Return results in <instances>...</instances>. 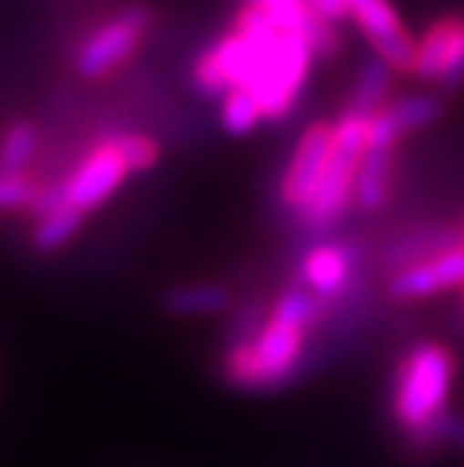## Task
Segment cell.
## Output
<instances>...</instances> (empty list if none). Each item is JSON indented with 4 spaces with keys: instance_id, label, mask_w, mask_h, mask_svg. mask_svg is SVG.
I'll return each instance as SVG.
<instances>
[{
    "instance_id": "20",
    "label": "cell",
    "mask_w": 464,
    "mask_h": 467,
    "mask_svg": "<svg viewBox=\"0 0 464 467\" xmlns=\"http://www.w3.org/2000/svg\"><path fill=\"white\" fill-rule=\"evenodd\" d=\"M112 145L118 148V154L124 157L130 172H148V169L157 166V161H160V148H157L154 139H148L142 133L112 136Z\"/></svg>"
},
{
    "instance_id": "15",
    "label": "cell",
    "mask_w": 464,
    "mask_h": 467,
    "mask_svg": "<svg viewBox=\"0 0 464 467\" xmlns=\"http://www.w3.org/2000/svg\"><path fill=\"white\" fill-rule=\"evenodd\" d=\"M389 78H392V67L383 57H374V61L365 64L356 85H353L347 115H362V118L377 115L383 109V97L389 94Z\"/></svg>"
},
{
    "instance_id": "16",
    "label": "cell",
    "mask_w": 464,
    "mask_h": 467,
    "mask_svg": "<svg viewBox=\"0 0 464 467\" xmlns=\"http://www.w3.org/2000/svg\"><path fill=\"white\" fill-rule=\"evenodd\" d=\"M166 311L179 317H196V314H217L230 305V293L211 284H191V286H172L163 296Z\"/></svg>"
},
{
    "instance_id": "2",
    "label": "cell",
    "mask_w": 464,
    "mask_h": 467,
    "mask_svg": "<svg viewBox=\"0 0 464 467\" xmlns=\"http://www.w3.org/2000/svg\"><path fill=\"white\" fill-rule=\"evenodd\" d=\"M452 374H456V359L447 347L419 344L417 350H410L395 380V420L413 434H438Z\"/></svg>"
},
{
    "instance_id": "8",
    "label": "cell",
    "mask_w": 464,
    "mask_h": 467,
    "mask_svg": "<svg viewBox=\"0 0 464 467\" xmlns=\"http://www.w3.org/2000/svg\"><path fill=\"white\" fill-rule=\"evenodd\" d=\"M347 9L362 31L368 34L371 46L377 48V57H383L392 69H413L417 43L404 31L389 0H347Z\"/></svg>"
},
{
    "instance_id": "13",
    "label": "cell",
    "mask_w": 464,
    "mask_h": 467,
    "mask_svg": "<svg viewBox=\"0 0 464 467\" xmlns=\"http://www.w3.org/2000/svg\"><path fill=\"white\" fill-rule=\"evenodd\" d=\"M350 272H353V251L347 244L314 247L302 263L304 286L325 305H329L335 296H341V290L350 281Z\"/></svg>"
},
{
    "instance_id": "22",
    "label": "cell",
    "mask_w": 464,
    "mask_h": 467,
    "mask_svg": "<svg viewBox=\"0 0 464 467\" xmlns=\"http://www.w3.org/2000/svg\"><path fill=\"white\" fill-rule=\"evenodd\" d=\"M311 9L317 16H323L325 22H344V18L350 16V9H347V0H308Z\"/></svg>"
},
{
    "instance_id": "19",
    "label": "cell",
    "mask_w": 464,
    "mask_h": 467,
    "mask_svg": "<svg viewBox=\"0 0 464 467\" xmlns=\"http://www.w3.org/2000/svg\"><path fill=\"white\" fill-rule=\"evenodd\" d=\"M260 118H263V109L251 91H242L239 88V91L223 94V127H226V133H232V136L251 133Z\"/></svg>"
},
{
    "instance_id": "5",
    "label": "cell",
    "mask_w": 464,
    "mask_h": 467,
    "mask_svg": "<svg viewBox=\"0 0 464 467\" xmlns=\"http://www.w3.org/2000/svg\"><path fill=\"white\" fill-rule=\"evenodd\" d=\"M148 18H151L148 6L136 4V6L127 9L124 16H118L115 22L100 27V31L82 46V52H78V57H76L78 76L100 78L112 67L127 61V57L136 52V46H139V36L145 34Z\"/></svg>"
},
{
    "instance_id": "1",
    "label": "cell",
    "mask_w": 464,
    "mask_h": 467,
    "mask_svg": "<svg viewBox=\"0 0 464 467\" xmlns=\"http://www.w3.org/2000/svg\"><path fill=\"white\" fill-rule=\"evenodd\" d=\"M235 31H242L256 48L253 76L248 91L256 97L263 109V118L278 121L293 109L311 67V46L302 36L284 31L272 22L263 9L248 6L235 22Z\"/></svg>"
},
{
    "instance_id": "21",
    "label": "cell",
    "mask_w": 464,
    "mask_h": 467,
    "mask_svg": "<svg viewBox=\"0 0 464 467\" xmlns=\"http://www.w3.org/2000/svg\"><path fill=\"white\" fill-rule=\"evenodd\" d=\"M39 187H34L25 175H0V212H22L34 208Z\"/></svg>"
},
{
    "instance_id": "17",
    "label": "cell",
    "mask_w": 464,
    "mask_h": 467,
    "mask_svg": "<svg viewBox=\"0 0 464 467\" xmlns=\"http://www.w3.org/2000/svg\"><path fill=\"white\" fill-rule=\"evenodd\" d=\"M82 214L85 212H78V208L70 202H64L61 208H55V212L43 214L36 223V230H34V247L43 254L61 251V247L78 233V226H82Z\"/></svg>"
},
{
    "instance_id": "14",
    "label": "cell",
    "mask_w": 464,
    "mask_h": 467,
    "mask_svg": "<svg viewBox=\"0 0 464 467\" xmlns=\"http://www.w3.org/2000/svg\"><path fill=\"white\" fill-rule=\"evenodd\" d=\"M389 172H392V148H368L356 172V191H353V200H356L359 208L377 212L387 202Z\"/></svg>"
},
{
    "instance_id": "10",
    "label": "cell",
    "mask_w": 464,
    "mask_h": 467,
    "mask_svg": "<svg viewBox=\"0 0 464 467\" xmlns=\"http://www.w3.org/2000/svg\"><path fill=\"white\" fill-rule=\"evenodd\" d=\"M452 286L464 290V244L431 254L428 260L407 263L389 281V293L395 299H422V296L452 290Z\"/></svg>"
},
{
    "instance_id": "6",
    "label": "cell",
    "mask_w": 464,
    "mask_h": 467,
    "mask_svg": "<svg viewBox=\"0 0 464 467\" xmlns=\"http://www.w3.org/2000/svg\"><path fill=\"white\" fill-rule=\"evenodd\" d=\"M422 82H440L456 91L464 82V18L449 16L434 22L426 36L417 43V64H413Z\"/></svg>"
},
{
    "instance_id": "3",
    "label": "cell",
    "mask_w": 464,
    "mask_h": 467,
    "mask_svg": "<svg viewBox=\"0 0 464 467\" xmlns=\"http://www.w3.org/2000/svg\"><path fill=\"white\" fill-rule=\"evenodd\" d=\"M368 121L371 118L347 115L335 124L332 154L325 163V172L317 184V193L302 212V223L308 230H332L341 221L344 212L353 202V191H356V172L365 151H368Z\"/></svg>"
},
{
    "instance_id": "11",
    "label": "cell",
    "mask_w": 464,
    "mask_h": 467,
    "mask_svg": "<svg viewBox=\"0 0 464 467\" xmlns=\"http://www.w3.org/2000/svg\"><path fill=\"white\" fill-rule=\"evenodd\" d=\"M244 4L263 9L278 27L302 36L311 46L314 57L329 61V57L338 55V36H335L332 22L314 13L308 0H244Z\"/></svg>"
},
{
    "instance_id": "12",
    "label": "cell",
    "mask_w": 464,
    "mask_h": 467,
    "mask_svg": "<svg viewBox=\"0 0 464 467\" xmlns=\"http://www.w3.org/2000/svg\"><path fill=\"white\" fill-rule=\"evenodd\" d=\"M440 115V103L428 94L404 97L392 106H383L368 121V148H392L398 136L428 127Z\"/></svg>"
},
{
    "instance_id": "7",
    "label": "cell",
    "mask_w": 464,
    "mask_h": 467,
    "mask_svg": "<svg viewBox=\"0 0 464 467\" xmlns=\"http://www.w3.org/2000/svg\"><path fill=\"white\" fill-rule=\"evenodd\" d=\"M332 139H335V127L329 124H314L308 127V133L299 139L295 154L281 182V200L286 208L302 214L304 208H308V202L314 200L320 178L325 172V163H329V154H332Z\"/></svg>"
},
{
    "instance_id": "4",
    "label": "cell",
    "mask_w": 464,
    "mask_h": 467,
    "mask_svg": "<svg viewBox=\"0 0 464 467\" xmlns=\"http://www.w3.org/2000/svg\"><path fill=\"white\" fill-rule=\"evenodd\" d=\"M304 329L269 317L253 341H242L226 356V377L242 389H272L293 377V368L302 356Z\"/></svg>"
},
{
    "instance_id": "23",
    "label": "cell",
    "mask_w": 464,
    "mask_h": 467,
    "mask_svg": "<svg viewBox=\"0 0 464 467\" xmlns=\"http://www.w3.org/2000/svg\"><path fill=\"white\" fill-rule=\"evenodd\" d=\"M461 314H464V290H461Z\"/></svg>"
},
{
    "instance_id": "9",
    "label": "cell",
    "mask_w": 464,
    "mask_h": 467,
    "mask_svg": "<svg viewBox=\"0 0 464 467\" xmlns=\"http://www.w3.org/2000/svg\"><path fill=\"white\" fill-rule=\"evenodd\" d=\"M127 175H130V169H127L124 157L118 154L112 139H106V142L67 178V184H61L64 200L76 205L78 212H91V208L106 202L108 196L121 187Z\"/></svg>"
},
{
    "instance_id": "18",
    "label": "cell",
    "mask_w": 464,
    "mask_h": 467,
    "mask_svg": "<svg viewBox=\"0 0 464 467\" xmlns=\"http://www.w3.org/2000/svg\"><path fill=\"white\" fill-rule=\"evenodd\" d=\"M34 151H36V127L27 121L9 124L4 130V139H0V175H25Z\"/></svg>"
}]
</instances>
